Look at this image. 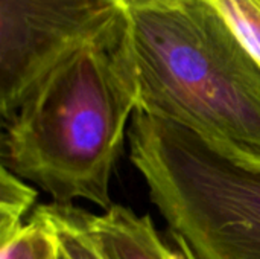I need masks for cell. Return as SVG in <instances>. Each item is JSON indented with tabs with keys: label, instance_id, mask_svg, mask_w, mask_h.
<instances>
[{
	"label": "cell",
	"instance_id": "1",
	"mask_svg": "<svg viewBox=\"0 0 260 259\" xmlns=\"http://www.w3.org/2000/svg\"><path fill=\"white\" fill-rule=\"evenodd\" d=\"M123 18L84 44L26 95L3 122L2 166L52 195L87 200L104 211L139 90Z\"/></svg>",
	"mask_w": 260,
	"mask_h": 259
},
{
	"label": "cell",
	"instance_id": "2",
	"mask_svg": "<svg viewBox=\"0 0 260 259\" xmlns=\"http://www.w3.org/2000/svg\"><path fill=\"white\" fill-rule=\"evenodd\" d=\"M139 107L260 169V64L209 0L128 5Z\"/></svg>",
	"mask_w": 260,
	"mask_h": 259
},
{
	"label": "cell",
	"instance_id": "3",
	"mask_svg": "<svg viewBox=\"0 0 260 259\" xmlns=\"http://www.w3.org/2000/svg\"><path fill=\"white\" fill-rule=\"evenodd\" d=\"M128 142L151 202L200 258L260 259V169L143 111L134 113Z\"/></svg>",
	"mask_w": 260,
	"mask_h": 259
},
{
	"label": "cell",
	"instance_id": "4",
	"mask_svg": "<svg viewBox=\"0 0 260 259\" xmlns=\"http://www.w3.org/2000/svg\"><path fill=\"white\" fill-rule=\"evenodd\" d=\"M125 8L122 0H0L3 122L49 70L119 23Z\"/></svg>",
	"mask_w": 260,
	"mask_h": 259
},
{
	"label": "cell",
	"instance_id": "5",
	"mask_svg": "<svg viewBox=\"0 0 260 259\" xmlns=\"http://www.w3.org/2000/svg\"><path fill=\"white\" fill-rule=\"evenodd\" d=\"M104 259H201L174 231L160 232L149 215L113 203L102 214L66 205Z\"/></svg>",
	"mask_w": 260,
	"mask_h": 259
},
{
	"label": "cell",
	"instance_id": "6",
	"mask_svg": "<svg viewBox=\"0 0 260 259\" xmlns=\"http://www.w3.org/2000/svg\"><path fill=\"white\" fill-rule=\"evenodd\" d=\"M61 258V241L55 226L35 208L26 223L0 240V259Z\"/></svg>",
	"mask_w": 260,
	"mask_h": 259
},
{
	"label": "cell",
	"instance_id": "7",
	"mask_svg": "<svg viewBox=\"0 0 260 259\" xmlns=\"http://www.w3.org/2000/svg\"><path fill=\"white\" fill-rule=\"evenodd\" d=\"M37 191L8 168L0 169V240L17 231L37 202Z\"/></svg>",
	"mask_w": 260,
	"mask_h": 259
},
{
	"label": "cell",
	"instance_id": "8",
	"mask_svg": "<svg viewBox=\"0 0 260 259\" xmlns=\"http://www.w3.org/2000/svg\"><path fill=\"white\" fill-rule=\"evenodd\" d=\"M56 229L62 255L67 259H104L87 234L76 224L66 205L49 203L35 208Z\"/></svg>",
	"mask_w": 260,
	"mask_h": 259
},
{
	"label": "cell",
	"instance_id": "9",
	"mask_svg": "<svg viewBox=\"0 0 260 259\" xmlns=\"http://www.w3.org/2000/svg\"><path fill=\"white\" fill-rule=\"evenodd\" d=\"M260 64V0H209Z\"/></svg>",
	"mask_w": 260,
	"mask_h": 259
},
{
	"label": "cell",
	"instance_id": "10",
	"mask_svg": "<svg viewBox=\"0 0 260 259\" xmlns=\"http://www.w3.org/2000/svg\"><path fill=\"white\" fill-rule=\"evenodd\" d=\"M125 6L128 5H143V3H158V2H171V0H122Z\"/></svg>",
	"mask_w": 260,
	"mask_h": 259
},
{
	"label": "cell",
	"instance_id": "11",
	"mask_svg": "<svg viewBox=\"0 0 260 259\" xmlns=\"http://www.w3.org/2000/svg\"><path fill=\"white\" fill-rule=\"evenodd\" d=\"M61 259H67V258H66V256H64V255H62V258H61Z\"/></svg>",
	"mask_w": 260,
	"mask_h": 259
}]
</instances>
